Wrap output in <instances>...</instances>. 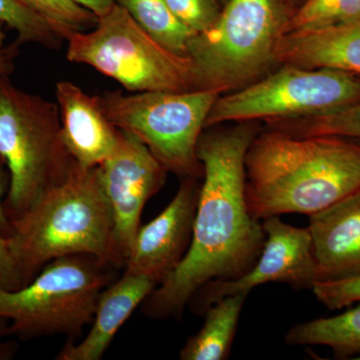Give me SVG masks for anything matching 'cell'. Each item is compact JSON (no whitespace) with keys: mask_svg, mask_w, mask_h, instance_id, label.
<instances>
[{"mask_svg":"<svg viewBox=\"0 0 360 360\" xmlns=\"http://www.w3.org/2000/svg\"><path fill=\"white\" fill-rule=\"evenodd\" d=\"M264 129L260 122H233L203 130L198 158L205 168L186 257L143 302L142 312L153 319H179L196 291L214 281L245 276L262 253V221L248 212L245 155Z\"/></svg>","mask_w":360,"mask_h":360,"instance_id":"6da1fadb","label":"cell"},{"mask_svg":"<svg viewBox=\"0 0 360 360\" xmlns=\"http://www.w3.org/2000/svg\"><path fill=\"white\" fill-rule=\"evenodd\" d=\"M245 165L246 203L258 221L309 217L360 191L359 139L267 127L251 142Z\"/></svg>","mask_w":360,"mask_h":360,"instance_id":"7a4b0ae2","label":"cell"},{"mask_svg":"<svg viewBox=\"0 0 360 360\" xmlns=\"http://www.w3.org/2000/svg\"><path fill=\"white\" fill-rule=\"evenodd\" d=\"M11 226L9 238L25 285L45 264L66 255H89L124 266L116 250L112 212L97 167L75 162L65 179L42 194Z\"/></svg>","mask_w":360,"mask_h":360,"instance_id":"3957f363","label":"cell"},{"mask_svg":"<svg viewBox=\"0 0 360 360\" xmlns=\"http://www.w3.org/2000/svg\"><path fill=\"white\" fill-rule=\"evenodd\" d=\"M292 14L285 0H229L214 25L187 44L196 90L221 96L276 70L277 46Z\"/></svg>","mask_w":360,"mask_h":360,"instance_id":"277c9868","label":"cell"},{"mask_svg":"<svg viewBox=\"0 0 360 360\" xmlns=\"http://www.w3.org/2000/svg\"><path fill=\"white\" fill-rule=\"evenodd\" d=\"M0 156L9 174L4 206L11 224L65 179L75 165L61 135L58 104L0 78Z\"/></svg>","mask_w":360,"mask_h":360,"instance_id":"5b68a950","label":"cell"},{"mask_svg":"<svg viewBox=\"0 0 360 360\" xmlns=\"http://www.w3.org/2000/svg\"><path fill=\"white\" fill-rule=\"evenodd\" d=\"M113 267L92 255H66L45 264L20 290H0V316L9 321V335L75 340L94 321L101 292L113 283Z\"/></svg>","mask_w":360,"mask_h":360,"instance_id":"8992f818","label":"cell"},{"mask_svg":"<svg viewBox=\"0 0 360 360\" xmlns=\"http://www.w3.org/2000/svg\"><path fill=\"white\" fill-rule=\"evenodd\" d=\"M66 40L68 60L91 66L129 91L196 90L191 59L158 44L117 4L92 30Z\"/></svg>","mask_w":360,"mask_h":360,"instance_id":"52a82bcc","label":"cell"},{"mask_svg":"<svg viewBox=\"0 0 360 360\" xmlns=\"http://www.w3.org/2000/svg\"><path fill=\"white\" fill-rule=\"evenodd\" d=\"M219 97L210 90H191L134 96L108 91L101 98L111 123L143 142L167 172L181 179H202L205 168L198 158V144Z\"/></svg>","mask_w":360,"mask_h":360,"instance_id":"ba28073f","label":"cell"},{"mask_svg":"<svg viewBox=\"0 0 360 360\" xmlns=\"http://www.w3.org/2000/svg\"><path fill=\"white\" fill-rule=\"evenodd\" d=\"M360 99V77L328 68L283 65L243 89L221 94L205 129L225 123L298 120L324 115Z\"/></svg>","mask_w":360,"mask_h":360,"instance_id":"9c48e42d","label":"cell"},{"mask_svg":"<svg viewBox=\"0 0 360 360\" xmlns=\"http://www.w3.org/2000/svg\"><path fill=\"white\" fill-rule=\"evenodd\" d=\"M97 169L112 212L116 250L125 264L142 210L165 184L167 170L143 142L122 129L115 150Z\"/></svg>","mask_w":360,"mask_h":360,"instance_id":"30bf717a","label":"cell"},{"mask_svg":"<svg viewBox=\"0 0 360 360\" xmlns=\"http://www.w3.org/2000/svg\"><path fill=\"white\" fill-rule=\"evenodd\" d=\"M265 241L257 264L236 281H214L196 291L189 305L198 314L225 296L248 295L269 283H285L293 290H312L319 283L309 229L292 226L272 217L262 220Z\"/></svg>","mask_w":360,"mask_h":360,"instance_id":"8fae6325","label":"cell"},{"mask_svg":"<svg viewBox=\"0 0 360 360\" xmlns=\"http://www.w3.org/2000/svg\"><path fill=\"white\" fill-rule=\"evenodd\" d=\"M201 180L182 179L169 205L139 227L125 262L127 271L151 277L160 285L179 266L193 239Z\"/></svg>","mask_w":360,"mask_h":360,"instance_id":"7c38bea8","label":"cell"},{"mask_svg":"<svg viewBox=\"0 0 360 360\" xmlns=\"http://www.w3.org/2000/svg\"><path fill=\"white\" fill-rule=\"evenodd\" d=\"M56 94L68 153L82 167H98L115 150L120 131L104 112L101 96L70 82H59Z\"/></svg>","mask_w":360,"mask_h":360,"instance_id":"4fadbf2b","label":"cell"},{"mask_svg":"<svg viewBox=\"0 0 360 360\" xmlns=\"http://www.w3.org/2000/svg\"><path fill=\"white\" fill-rule=\"evenodd\" d=\"M319 281L360 276V191L309 215Z\"/></svg>","mask_w":360,"mask_h":360,"instance_id":"5bb4252c","label":"cell"},{"mask_svg":"<svg viewBox=\"0 0 360 360\" xmlns=\"http://www.w3.org/2000/svg\"><path fill=\"white\" fill-rule=\"evenodd\" d=\"M158 286L151 277L124 270L118 281L101 292L86 338L77 345L75 341H68L56 359H101L116 333Z\"/></svg>","mask_w":360,"mask_h":360,"instance_id":"9a60e30c","label":"cell"},{"mask_svg":"<svg viewBox=\"0 0 360 360\" xmlns=\"http://www.w3.org/2000/svg\"><path fill=\"white\" fill-rule=\"evenodd\" d=\"M276 60L278 65L328 68L360 77V18L283 35L277 46Z\"/></svg>","mask_w":360,"mask_h":360,"instance_id":"2e32d148","label":"cell"},{"mask_svg":"<svg viewBox=\"0 0 360 360\" xmlns=\"http://www.w3.org/2000/svg\"><path fill=\"white\" fill-rule=\"evenodd\" d=\"M248 295L225 296L205 311V323L186 341L179 352L181 360H225L238 330Z\"/></svg>","mask_w":360,"mask_h":360,"instance_id":"e0dca14e","label":"cell"},{"mask_svg":"<svg viewBox=\"0 0 360 360\" xmlns=\"http://www.w3.org/2000/svg\"><path fill=\"white\" fill-rule=\"evenodd\" d=\"M284 341L288 345H323L338 359H360V305L335 316L295 324Z\"/></svg>","mask_w":360,"mask_h":360,"instance_id":"ac0fdd59","label":"cell"},{"mask_svg":"<svg viewBox=\"0 0 360 360\" xmlns=\"http://www.w3.org/2000/svg\"><path fill=\"white\" fill-rule=\"evenodd\" d=\"M115 4L158 44L186 56L187 44L195 32L177 20L165 0H115Z\"/></svg>","mask_w":360,"mask_h":360,"instance_id":"d6986e66","label":"cell"},{"mask_svg":"<svg viewBox=\"0 0 360 360\" xmlns=\"http://www.w3.org/2000/svg\"><path fill=\"white\" fill-rule=\"evenodd\" d=\"M267 127L297 136L335 135L360 141V99L340 110L298 120L266 123Z\"/></svg>","mask_w":360,"mask_h":360,"instance_id":"ffe728a7","label":"cell"},{"mask_svg":"<svg viewBox=\"0 0 360 360\" xmlns=\"http://www.w3.org/2000/svg\"><path fill=\"white\" fill-rule=\"evenodd\" d=\"M359 18L360 0H307L291 15L285 34L321 30Z\"/></svg>","mask_w":360,"mask_h":360,"instance_id":"44dd1931","label":"cell"},{"mask_svg":"<svg viewBox=\"0 0 360 360\" xmlns=\"http://www.w3.org/2000/svg\"><path fill=\"white\" fill-rule=\"evenodd\" d=\"M0 21L16 33L20 45L35 44L56 49L63 37L44 18L16 0H0Z\"/></svg>","mask_w":360,"mask_h":360,"instance_id":"7402d4cb","label":"cell"},{"mask_svg":"<svg viewBox=\"0 0 360 360\" xmlns=\"http://www.w3.org/2000/svg\"><path fill=\"white\" fill-rule=\"evenodd\" d=\"M44 18L63 39L73 33L89 32L96 25L98 18L75 0H16Z\"/></svg>","mask_w":360,"mask_h":360,"instance_id":"603a6c76","label":"cell"},{"mask_svg":"<svg viewBox=\"0 0 360 360\" xmlns=\"http://www.w3.org/2000/svg\"><path fill=\"white\" fill-rule=\"evenodd\" d=\"M165 2L177 20L195 33L212 27L224 7L219 0H165Z\"/></svg>","mask_w":360,"mask_h":360,"instance_id":"cb8c5ba5","label":"cell"},{"mask_svg":"<svg viewBox=\"0 0 360 360\" xmlns=\"http://www.w3.org/2000/svg\"><path fill=\"white\" fill-rule=\"evenodd\" d=\"M311 290L326 309H345L360 302V276L319 281Z\"/></svg>","mask_w":360,"mask_h":360,"instance_id":"d4e9b609","label":"cell"},{"mask_svg":"<svg viewBox=\"0 0 360 360\" xmlns=\"http://www.w3.org/2000/svg\"><path fill=\"white\" fill-rule=\"evenodd\" d=\"M25 285V277L14 255L11 238L0 234V290H18Z\"/></svg>","mask_w":360,"mask_h":360,"instance_id":"484cf974","label":"cell"},{"mask_svg":"<svg viewBox=\"0 0 360 360\" xmlns=\"http://www.w3.org/2000/svg\"><path fill=\"white\" fill-rule=\"evenodd\" d=\"M4 167H6V163L0 156V234L9 238L13 233V226H11L9 219H7L4 206V198H6L9 187V174Z\"/></svg>","mask_w":360,"mask_h":360,"instance_id":"4316f807","label":"cell"},{"mask_svg":"<svg viewBox=\"0 0 360 360\" xmlns=\"http://www.w3.org/2000/svg\"><path fill=\"white\" fill-rule=\"evenodd\" d=\"M20 49V44L16 40L13 44L0 47V78L9 77L13 72Z\"/></svg>","mask_w":360,"mask_h":360,"instance_id":"83f0119b","label":"cell"},{"mask_svg":"<svg viewBox=\"0 0 360 360\" xmlns=\"http://www.w3.org/2000/svg\"><path fill=\"white\" fill-rule=\"evenodd\" d=\"M8 328V319L0 316V360L11 359L15 355V343L6 341V336L9 335Z\"/></svg>","mask_w":360,"mask_h":360,"instance_id":"f1b7e54d","label":"cell"},{"mask_svg":"<svg viewBox=\"0 0 360 360\" xmlns=\"http://www.w3.org/2000/svg\"><path fill=\"white\" fill-rule=\"evenodd\" d=\"M75 1L96 14L97 18L108 13L115 4V0H75Z\"/></svg>","mask_w":360,"mask_h":360,"instance_id":"f546056e","label":"cell"},{"mask_svg":"<svg viewBox=\"0 0 360 360\" xmlns=\"http://www.w3.org/2000/svg\"><path fill=\"white\" fill-rule=\"evenodd\" d=\"M285 1L286 4H288V6L290 7L291 11L295 13L296 9L300 8V7L302 6L307 0H285Z\"/></svg>","mask_w":360,"mask_h":360,"instance_id":"4dcf8cb0","label":"cell"},{"mask_svg":"<svg viewBox=\"0 0 360 360\" xmlns=\"http://www.w3.org/2000/svg\"><path fill=\"white\" fill-rule=\"evenodd\" d=\"M4 27H6V25H4V23H2L1 21H0V47L6 45L4 44V41H6V30H4Z\"/></svg>","mask_w":360,"mask_h":360,"instance_id":"1f68e13d","label":"cell"},{"mask_svg":"<svg viewBox=\"0 0 360 360\" xmlns=\"http://www.w3.org/2000/svg\"><path fill=\"white\" fill-rule=\"evenodd\" d=\"M229 1V0H219L220 4H221V6H224L226 2Z\"/></svg>","mask_w":360,"mask_h":360,"instance_id":"d6a6232c","label":"cell"}]
</instances>
